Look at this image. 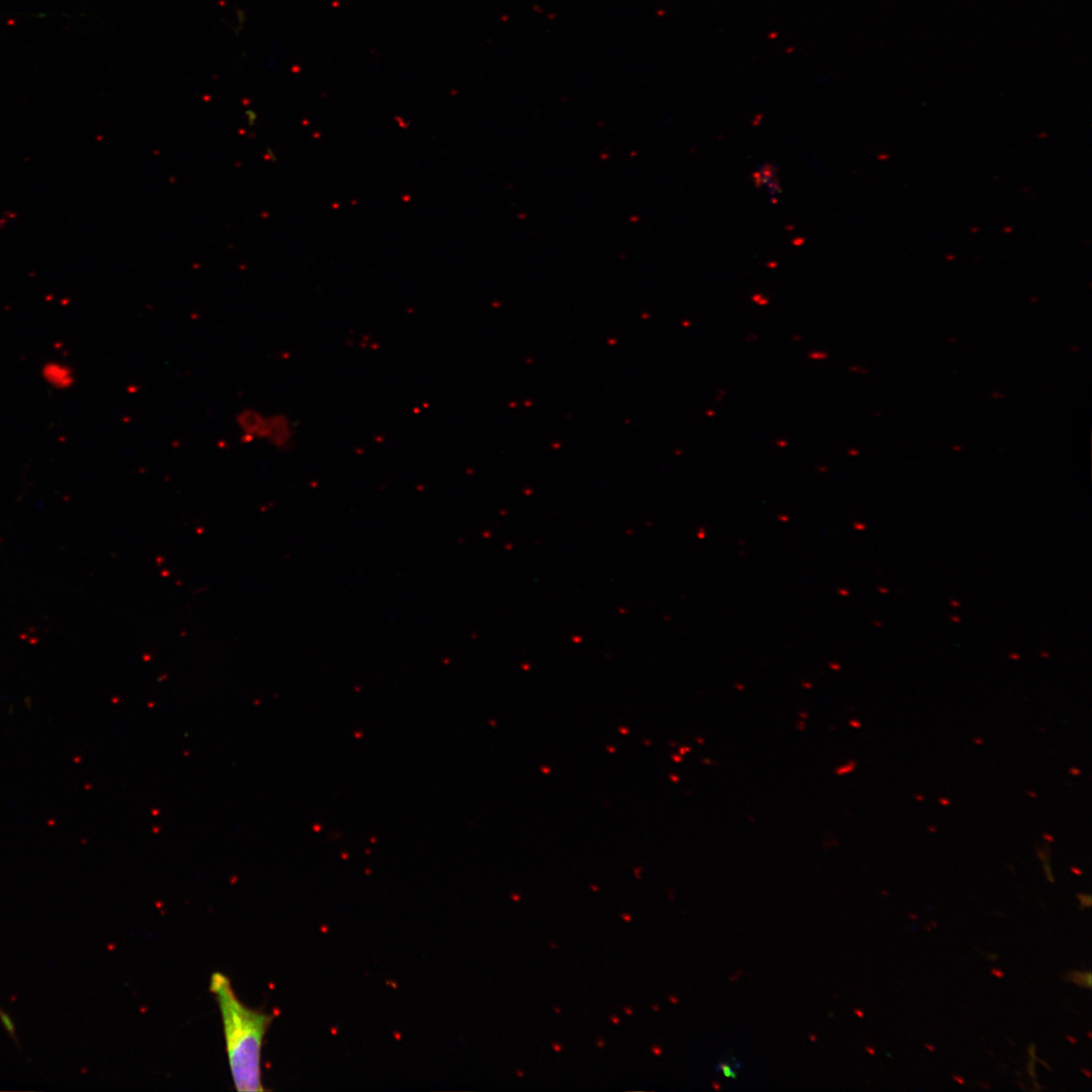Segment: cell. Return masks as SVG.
<instances>
[{
  "mask_svg": "<svg viewBox=\"0 0 1092 1092\" xmlns=\"http://www.w3.org/2000/svg\"><path fill=\"white\" fill-rule=\"evenodd\" d=\"M210 990L219 1004L236 1089L240 1092L264 1091L262 1052L274 1018L249 1009L236 995L230 979L220 972L212 975Z\"/></svg>",
  "mask_w": 1092,
  "mask_h": 1092,
  "instance_id": "1",
  "label": "cell"
},
{
  "mask_svg": "<svg viewBox=\"0 0 1092 1092\" xmlns=\"http://www.w3.org/2000/svg\"><path fill=\"white\" fill-rule=\"evenodd\" d=\"M296 429L291 418L282 413L267 416L264 440L280 451L290 450L295 441Z\"/></svg>",
  "mask_w": 1092,
  "mask_h": 1092,
  "instance_id": "2",
  "label": "cell"
},
{
  "mask_svg": "<svg viewBox=\"0 0 1092 1092\" xmlns=\"http://www.w3.org/2000/svg\"><path fill=\"white\" fill-rule=\"evenodd\" d=\"M267 416L255 409H245L236 416V424L243 438L249 441L264 439Z\"/></svg>",
  "mask_w": 1092,
  "mask_h": 1092,
  "instance_id": "3",
  "label": "cell"
},
{
  "mask_svg": "<svg viewBox=\"0 0 1092 1092\" xmlns=\"http://www.w3.org/2000/svg\"><path fill=\"white\" fill-rule=\"evenodd\" d=\"M45 382L56 390H67L75 382L71 368L61 363H48L42 369Z\"/></svg>",
  "mask_w": 1092,
  "mask_h": 1092,
  "instance_id": "4",
  "label": "cell"
},
{
  "mask_svg": "<svg viewBox=\"0 0 1092 1092\" xmlns=\"http://www.w3.org/2000/svg\"><path fill=\"white\" fill-rule=\"evenodd\" d=\"M0 1021H2L3 1025H4L5 1029H6V1031H7L8 1033H9L10 1037H11V1038H12V1039L14 1040V1042H15V1043H16V1044L18 1045V1047L20 1048V1041H19V1039H18V1037H17V1032H16V1027H15V1024H14V1022H13V1020H12L11 1016H10L9 1014H7V1013H6V1012H5V1011H4L3 1009H2V1007H0Z\"/></svg>",
  "mask_w": 1092,
  "mask_h": 1092,
  "instance_id": "5",
  "label": "cell"
},
{
  "mask_svg": "<svg viewBox=\"0 0 1092 1092\" xmlns=\"http://www.w3.org/2000/svg\"><path fill=\"white\" fill-rule=\"evenodd\" d=\"M1067 976H1068L1069 981H1073L1074 983H1076L1079 986H1084L1086 988H1091V972L1083 973V972L1071 971V972L1067 973Z\"/></svg>",
  "mask_w": 1092,
  "mask_h": 1092,
  "instance_id": "6",
  "label": "cell"
},
{
  "mask_svg": "<svg viewBox=\"0 0 1092 1092\" xmlns=\"http://www.w3.org/2000/svg\"><path fill=\"white\" fill-rule=\"evenodd\" d=\"M716 1071L723 1073V1075L727 1078H732V1079L736 1078V1073L726 1063H719L717 1065Z\"/></svg>",
  "mask_w": 1092,
  "mask_h": 1092,
  "instance_id": "7",
  "label": "cell"
},
{
  "mask_svg": "<svg viewBox=\"0 0 1092 1092\" xmlns=\"http://www.w3.org/2000/svg\"><path fill=\"white\" fill-rule=\"evenodd\" d=\"M854 769H855V763L850 762L847 765L838 767L836 769L835 773L839 776H842V775H846V774L851 773Z\"/></svg>",
  "mask_w": 1092,
  "mask_h": 1092,
  "instance_id": "8",
  "label": "cell"
},
{
  "mask_svg": "<svg viewBox=\"0 0 1092 1092\" xmlns=\"http://www.w3.org/2000/svg\"><path fill=\"white\" fill-rule=\"evenodd\" d=\"M1077 897L1081 902V909L1086 908V907L1087 908L1091 907V896L1089 894L1081 893V894H1078Z\"/></svg>",
  "mask_w": 1092,
  "mask_h": 1092,
  "instance_id": "9",
  "label": "cell"
},
{
  "mask_svg": "<svg viewBox=\"0 0 1092 1092\" xmlns=\"http://www.w3.org/2000/svg\"><path fill=\"white\" fill-rule=\"evenodd\" d=\"M1028 1073H1029V1074H1030V1075H1031V1076H1032L1033 1078H1036V1072H1035V1060H1033V1059H1031V1060L1029 1061V1064H1028Z\"/></svg>",
  "mask_w": 1092,
  "mask_h": 1092,
  "instance_id": "10",
  "label": "cell"
},
{
  "mask_svg": "<svg viewBox=\"0 0 1092 1092\" xmlns=\"http://www.w3.org/2000/svg\"><path fill=\"white\" fill-rule=\"evenodd\" d=\"M1028 1052H1029V1055H1030L1031 1059L1036 1061L1037 1056H1036V1047H1035V1045L1032 1044L1030 1046Z\"/></svg>",
  "mask_w": 1092,
  "mask_h": 1092,
  "instance_id": "11",
  "label": "cell"
},
{
  "mask_svg": "<svg viewBox=\"0 0 1092 1092\" xmlns=\"http://www.w3.org/2000/svg\"><path fill=\"white\" fill-rule=\"evenodd\" d=\"M991 973L997 978H1002L1004 976V973L998 969H992Z\"/></svg>",
  "mask_w": 1092,
  "mask_h": 1092,
  "instance_id": "12",
  "label": "cell"
},
{
  "mask_svg": "<svg viewBox=\"0 0 1092 1092\" xmlns=\"http://www.w3.org/2000/svg\"><path fill=\"white\" fill-rule=\"evenodd\" d=\"M953 1078H954V1080H956V1081H957V1082H958L959 1084H961V1085H964V1084H965V1080H964V1079H963L962 1077H960V1076H958V1075H953Z\"/></svg>",
  "mask_w": 1092,
  "mask_h": 1092,
  "instance_id": "13",
  "label": "cell"
},
{
  "mask_svg": "<svg viewBox=\"0 0 1092 1092\" xmlns=\"http://www.w3.org/2000/svg\"><path fill=\"white\" fill-rule=\"evenodd\" d=\"M1066 1039L1069 1040L1072 1044H1077V1040H1075L1074 1038H1072L1069 1035L1066 1036Z\"/></svg>",
  "mask_w": 1092,
  "mask_h": 1092,
  "instance_id": "14",
  "label": "cell"
},
{
  "mask_svg": "<svg viewBox=\"0 0 1092 1092\" xmlns=\"http://www.w3.org/2000/svg\"><path fill=\"white\" fill-rule=\"evenodd\" d=\"M925 1047L927 1049H929L931 1052H935V1050H936L935 1047L933 1045H930V1044H925Z\"/></svg>",
  "mask_w": 1092,
  "mask_h": 1092,
  "instance_id": "15",
  "label": "cell"
},
{
  "mask_svg": "<svg viewBox=\"0 0 1092 1092\" xmlns=\"http://www.w3.org/2000/svg\"><path fill=\"white\" fill-rule=\"evenodd\" d=\"M866 1051H867V1052H868V1053H869L870 1055H875V1050H874V1049H872V1048H869V1047H867V1048H866Z\"/></svg>",
  "mask_w": 1092,
  "mask_h": 1092,
  "instance_id": "16",
  "label": "cell"
},
{
  "mask_svg": "<svg viewBox=\"0 0 1092 1092\" xmlns=\"http://www.w3.org/2000/svg\"><path fill=\"white\" fill-rule=\"evenodd\" d=\"M855 1014H856L857 1016H859L860 1018H863V1017H864V1014H863V1013H862V1011H860V1010H856V1011H855Z\"/></svg>",
  "mask_w": 1092,
  "mask_h": 1092,
  "instance_id": "17",
  "label": "cell"
},
{
  "mask_svg": "<svg viewBox=\"0 0 1092 1092\" xmlns=\"http://www.w3.org/2000/svg\"><path fill=\"white\" fill-rule=\"evenodd\" d=\"M1082 1073H1084L1086 1075V1077H1088V1078H1090V1076H1091L1090 1073L1086 1069H1082Z\"/></svg>",
  "mask_w": 1092,
  "mask_h": 1092,
  "instance_id": "18",
  "label": "cell"
}]
</instances>
